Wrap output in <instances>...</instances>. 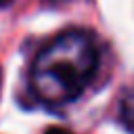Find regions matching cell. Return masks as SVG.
Instances as JSON below:
<instances>
[{
	"label": "cell",
	"instance_id": "obj_1",
	"mask_svg": "<svg viewBox=\"0 0 134 134\" xmlns=\"http://www.w3.org/2000/svg\"><path fill=\"white\" fill-rule=\"evenodd\" d=\"M98 67L94 40L80 29L57 36L31 65V90L46 105L75 100Z\"/></svg>",
	"mask_w": 134,
	"mask_h": 134
},
{
	"label": "cell",
	"instance_id": "obj_2",
	"mask_svg": "<svg viewBox=\"0 0 134 134\" xmlns=\"http://www.w3.org/2000/svg\"><path fill=\"white\" fill-rule=\"evenodd\" d=\"M121 121L124 126L134 134V90H130L121 100Z\"/></svg>",
	"mask_w": 134,
	"mask_h": 134
},
{
	"label": "cell",
	"instance_id": "obj_3",
	"mask_svg": "<svg viewBox=\"0 0 134 134\" xmlns=\"http://www.w3.org/2000/svg\"><path fill=\"white\" fill-rule=\"evenodd\" d=\"M44 134H73V132H69V130H65V128H59V126H54V128H48Z\"/></svg>",
	"mask_w": 134,
	"mask_h": 134
},
{
	"label": "cell",
	"instance_id": "obj_4",
	"mask_svg": "<svg viewBox=\"0 0 134 134\" xmlns=\"http://www.w3.org/2000/svg\"><path fill=\"white\" fill-rule=\"evenodd\" d=\"M10 0H0V6H4V4H8Z\"/></svg>",
	"mask_w": 134,
	"mask_h": 134
}]
</instances>
